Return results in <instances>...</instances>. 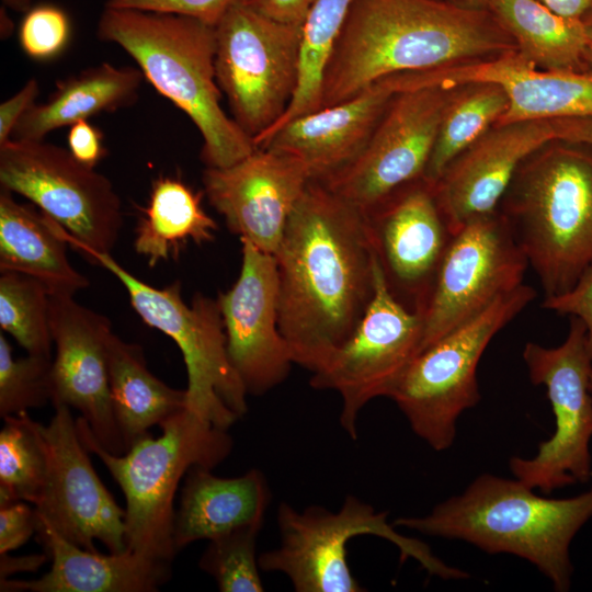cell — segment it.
Listing matches in <instances>:
<instances>
[{
    "label": "cell",
    "mask_w": 592,
    "mask_h": 592,
    "mask_svg": "<svg viewBox=\"0 0 592 592\" xmlns=\"http://www.w3.org/2000/svg\"><path fill=\"white\" fill-rule=\"evenodd\" d=\"M274 257L280 332L293 363L314 374L352 335L374 295L366 214L310 180Z\"/></svg>",
    "instance_id": "obj_1"
},
{
    "label": "cell",
    "mask_w": 592,
    "mask_h": 592,
    "mask_svg": "<svg viewBox=\"0 0 592 592\" xmlns=\"http://www.w3.org/2000/svg\"><path fill=\"white\" fill-rule=\"evenodd\" d=\"M513 49L514 41L487 9L449 0H353L325 68L320 109L390 75Z\"/></svg>",
    "instance_id": "obj_2"
},
{
    "label": "cell",
    "mask_w": 592,
    "mask_h": 592,
    "mask_svg": "<svg viewBox=\"0 0 592 592\" xmlns=\"http://www.w3.org/2000/svg\"><path fill=\"white\" fill-rule=\"evenodd\" d=\"M519 479L478 476L463 493L423 516L394 525L434 537L465 540L488 554H511L533 563L557 592L571 588L570 545L592 517V487L571 498L536 494Z\"/></svg>",
    "instance_id": "obj_3"
},
{
    "label": "cell",
    "mask_w": 592,
    "mask_h": 592,
    "mask_svg": "<svg viewBox=\"0 0 592 592\" xmlns=\"http://www.w3.org/2000/svg\"><path fill=\"white\" fill-rule=\"evenodd\" d=\"M96 34L129 54L144 78L191 118L203 139L206 167H229L257 149L220 105L215 25L181 14L105 7Z\"/></svg>",
    "instance_id": "obj_4"
},
{
    "label": "cell",
    "mask_w": 592,
    "mask_h": 592,
    "mask_svg": "<svg viewBox=\"0 0 592 592\" xmlns=\"http://www.w3.org/2000/svg\"><path fill=\"white\" fill-rule=\"evenodd\" d=\"M501 203L544 298L571 289L592 265V147L547 143L522 162Z\"/></svg>",
    "instance_id": "obj_5"
},
{
    "label": "cell",
    "mask_w": 592,
    "mask_h": 592,
    "mask_svg": "<svg viewBox=\"0 0 592 592\" xmlns=\"http://www.w3.org/2000/svg\"><path fill=\"white\" fill-rule=\"evenodd\" d=\"M76 425L84 447L104 464L125 497L126 549L171 565L180 481L191 467L214 469L229 456L234 441L228 430L184 409L159 425L160 436L147 434L116 455L101 447L83 418L78 417Z\"/></svg>",
    "instance_id": "obj_6"
},
{
    "label": "cell",
    "mask_w": 592,
    "mask_h": 592,
    "mask_svg": "<svg viewBox=\"0 0 592 592\" xmlns=\"http://www.w3.org/2000/svg\"><path fill=\"white\" fill-rule=\"evenodd\" d=\"M387 514L354 496H348L338 512L317 505L298 511L282 502L276 514L280 546L259 556L260 569L285 574L297 592H361L346 547L355 536L374 535L391 542L402 560H417L430 574L444 580L469 577L436 557L425 543L397 532Z\"/></svg>",
    "instance_id": "obj_7"
},
{
    "label": "cell",
    "mask_w": 592,
    "mask_h": 592,
    "mask_svg": "<svg viewBox=\"0 0 592 592\" xmlns=\"http://www.w3.org/2000/svg\"><path fill=\"white\" fill-rule=\"evenodd\" d=\"M82 255L112 273L143 321L175 342L186 368L187 410L225 430L247 413L248 392L228 356L217 299L196 294L187 305L178 281L157 288L128 272L111 253L87 251Z\"/></svg>",
    "instance_id": "obj_8"
},
{
    "label": "cell",
    "mask_w": 592,
    "mask_h": 592,
    "mask_svg": "<svg viewBox=\"0 0 592 592\" xmlns=\"http://www.w3.org/2000/svg\"><path fill=\"white\" fill-rule=\"evenodd\" d=\"M535 297L522 284L420 352L406 369L388 398L431 448L452 446L458 417L481 398L477 367L483 352Z\"/></svg>",
    "instance_id": "obj_9"
},
{
    "label": "cell",
    "mask_w": 592,
    "mask_h": 592,
    "mask_svg": "<svg viewBox=\"0 0 592 592\" xmlns=\"http://www.w3.org/2000/svg\"><path fill=\"white\" fill-rule=\"evenodd\" d=\"M215 72L234 121L254 139L287 110L298 86L303 24L234 0L215 25Z\"/></svg>",
    "instance_id": "obj_10"
},
{
    "label": "cell",
    "mask_w": 592,
    "mask_h": 592,
    "mask_svg": "<svg viewBox=\"0 0 592 592\" xmlns=\"http://www.w3.org/2000/svg\"><path fill=\"white\" fill-rule=\"evenodd\" d=\"M0 184L59 224L64 239L80 253H110L119 237L122 202L112 182L68 148L8 140L0 145Z\"/></svg>",
    "instance_id": "obj_11"
},
{
    "label": "cell",
    "mask_w": 592,
    "mask_h": 592,
    "mask_svg": "<svg viewBox=\"0 0 592 592\" xmlns=\"http://www.w3.org/2000/svg\"><path fill=\"white\" fill-rule=\"evenodd\" d=\"M523 360L534 385L546 388L555 415L554 434L532 458L514 456L509 466L524 485L548 493L592 477V358L584 323L571 317L565 341L555 348L527 342Z\"/></svg>",
    "instance_id": "obj_12"
},
{
    "label": "cell",
    "mask_w": 592,
    "mask_h": 592,
    "mask_svg": "<svg viewBox=\"0 0 592 592\" xmlns=\"http://www.w3.org/2000/svg\"><path fill=\"white\" fill-rule=\"evenodd\" d=\"M422 316L399 301L388 288L376 255L374 295L358 326L330 361L310 378L319 390L342 399L340 425L357 439L361 410L390 392L421 352Z\"/></svg>",
    "instance_id": "obj_13"
},
{
    "label": "cell",
    "mask_w": 592,
    "mask_h": 592,
    "mask_svg": "<svg viewBox=\"0 0 592 592\" xmlns=\"http://www.w3.org/2000/svg\"><path fill=\"white\" fill-rule=\"evenodd\" d=\"M527 267L501 212L466 223L447 247L422 312L421 352L524 284Z\"/></svg>",
    "instance_id": "obj_14"
},
{
    "label": "cell",
    "mask_w": 592,
    "mask_h": 592,
    "mask_svg": "<svg viewBox=\"0 0 592 592\" xmlns=\"http://www.w3.org/2000/svg\"><path fill=\"white\" fill-rule=\"evenodd\" d=\"M452 90L425 86L397 93L361 153L320 182L367 213L423 178Z\"/></svg>",
    "instance_id": "obj_15"
},
{
    "label": "cell",
    "mask_w": 592,
    "mask_h": 592,
    "mask_svg": "<svg viewBox=\"0 0 592 592\" xmlns=\"http://www.w3.org/2000/svg\"><path fill=\"white\" fill-rule=\"evenodd\" d=\"M47 425L39 423L48 469L42 494L34 505L38 519L70 543L98 551L101 542L110 553L126 550L125 509L105 488L82 444L70 408L54 405Z\"/></svg>",
    "instance_id": "obj_16"
},
{
    "label": "cell",
    "mask_w": 592,
    "mask_h": 592,
    "mask_svg": "<svg viewBox=\"0 0 592 592\" xmlns=\"http://www.w3.org/2000/svg\"><path fill=\"white\" fill-rule=\"evenodd\" d=\"M365 214L388 288L407 308L422 316L454 236L434 185L420 178Z\"/></svg>",
    "instance_id": "obj_17"
},
{
    "label": "cell",
    "mask_w": 592,
    "mask_h": 592,
    "mask_svg": "<svg viewBox=\"0 0 592 592\" xmlns=\"http://www.w3.org/2000/svg\"><path fill=\"white\" fill-rule=\"evenodd\" d=\"M49 325L56 354L52 364V405L79 411L105 451L123 455L109 384L106 348L111 321L69 295H50Z\"/></svg>",
    "instance_id": "obj_18"
},
{
    "label": "cell",
    "mask_w": 592,
    "mask_h": 592,
    "mask_svg": "<svg viewBox=\"0 0 592 592\" xmlns=\"http://www.w3.org/2000/svg\"><path fill=\"white\" fill-rule=\"evenodd\" d=\"M240 241L239 276L217 300L229 360L248 395L262 396L287 378L294 363L278 328L275 257Z\"/></svg>",
    "instance_id": "obj_19"
},
{
    "label": "cell",
    "mask_w": 592,
    "mask_h": 592,
    "mask_svg": "<svg viewBox=\"0 0 592 592\" xmlns=\"http://www.w3.org/2000/svg\"><path fill=\"white\" fill-rule=\"evenodd\" d=\"M310 180L300 159L269 148L229 167H206L202 177L204 193L228 229L273 255Z\"/></svg>",
    "instance_id": "obj_20"
},
{
    "label": "cell",
    "mask_w": 592,
    "mask_h": 592,
    "mask_svg": "<svg viewBox=\"0 0 592 592\" xmlns=\"http://www.w3.org/2000/svg\"><path fill=\"white\" fill-rule=\"evenodd\" d=\"M555 139L551 119L496 124L459 153L434 184L452 234L474 218L499 210L522 162Z\"/></svg>",
    "instance_id": "obj_21"
},
{
    "label": "cell",
    "mask_w": 592,
    "mask_h": 592,
    "mask_svg": "<svg viewBox=\"0 0 592 592\" xmlns=\"http://www.w3.org/2000/svg\"><path fill=\"white\" fill-rule=\"evenodd\" d=\"M419 87L455 88L468 82L499 84L508 109L497 124L592 116V71L546 70L517 49L415 73Z\"/></svg>",
    "instance_id": "obj_22"
},
{
    "label": "cell",
    "mask_w": 592,
    "mask_h": 592,
    "mask_svg": "<svg viewBox=\"0 0 592 592\" xmlns=\"http://www.w3.org/2000/svg\"><path fill=\"white\" fill-rule=\"evenodd\" d=\"M401 91L399 73L384 77L346 101L286 123L259 148L296 157L307 166L311 180H326L361 153Z\"/></svg>",
    "instance_id": "obj_23"
},
{
    "label": "cell",
    "mask_w": 592,
    "mask_h": 592,
    "mask_svg": "<svg viewBox=\"0 0 592 592\" xmlns=\"http://www.w3.org/2000/svg\"><path fill=\"white\" fill-rule=\"evenodd\" d=\"M37 540L52 560L38 579L0 580L1 592H153L171 578V565L125 550L83 549L38 519Z\"/></svg>",
    "instance_id": "obj_24"
},
{
    "label": "cell",
    "mask_w": 592,
    "mask_h": 592,
    "mask_svg": "<svg viewBox=\"0 0 592 592\" xmlns=\"http://www.w3.org/2000/svg\"><path fill=\"white\" fill-rule=\"evenodd\" d=\"M270 502L269 482L259 469L221 478L209 468L191 467L173 516L177 554L196 540H209L244 525L263 524Z\"/></svg>",
    "instance_id": "obj_25"
},
{
    "label": "cell",
    "mask_w": 592,
    "mask_h": 592,
    "mask_svg": "<svg viewBox=\"0 0 592 592\" xmlns=\"http://www.w3.org/2000/svg\"><path fill=\"white\" fill-rule=\"evenodd\" d=\"M0 191V271L18 272L42 282L50 295L73 296L88 287L67 255L60 225L45 213Z\"/></svg>",
    "instance_id": "obj_26"
},
{
    "label": "cell",
    "mask_w": 592,
    "mask_h": 592,
    "mask_svg": "<svg viewBox=\"0 0 592 592\" xmlns=\"http://www.w3.org/2000/svg\"><path fill=\"white\" fill-rule=\"evenodd\" d=\"M141 70L109 62L89 67L59 81L49 98L35 103L21 117L11 139L44 140L58 128L71 126L102 112L133 105L144 80Z\"/></svg>",
    "instance_id": "obj_27"
},
{
    "label": "cell",
    "mask_w": 592,
    "mask_h": 592,
    "mask_svg": "<svg viewBox=\"0 0 592 592\" xmlns=\"http://www.w3.org/2000/svg\"><path fill=\"white\" fill-rule=\"evenodd\" d=\"M106 357L113 410L127 449L149 434L151 426L186 409V390L156 377L139 345L112 333Z\"/></svg>",
    "instance_id": "obj_28"
},
{
    "label": "cell",
    "mask_w": 592,
    "mask_h": 592,
    "mask_svg": "<svg viewBox=\"0 0 592 592\" xmlns=\"http://www.w3.org/2000/svg\"><path fill=\"white\" fill-rule=\"evenodd\" d=\"M516 49L540 69L591 72L581 19L562 16L538 0H485Z\"/></svg>",
    "instance_id": "obj_29"
},
{
    "label": "cell",
    "mask_w": 592,
    "mask_h": 592,
    "mask_svg": "<svg viewBox=\"0 0 592 592\" xmlns=\"http://www.w3.org/2000/svg\"><path fill=\"white\" fill-rule=\"evenodd\" d=\"M141 210L134 247L151 267L177 259L189 241H212L218 228L202 206V193L172 177H159L152 182L148 205Z\"/></svg>",
    "instance_id": "obj_30"
},
{
    "label": "cell",
    "mask_w": 592,
    "mask_h": 592,
    "mask_svg": "<svg viewBox=\"0 0 592 592\" xmlns=\"http://www.w3.org/2000/svg\"><path fill=\"white\" fill-rule=\"evenodd\" d=\"M508 104L504 90L493 82L453 88L423 179L434 185L459 153L500 121Z\"/></svg>",
    "instance_id": "obj_31"
},
{
    "label": "cell",
    "mask_w": 592,
    "mask_h": 592,
    "mask_svg": "<svg viewBox=\"0 0 592 592\" xmlns=\"http://www.w3.org/2000/svg\"><path fill=\"white\" fill-rule=\"evenodd\" d=\"M353 0H316L303 23L297 90L284 115L254 139L264 144L286 123L321 107V83L327 61Z\"/></svg>",
    "instance_id": "obj_32"
},
{
    "label": "cell",
    "mask_w": 592,
    "mask_h": 592,
    "mask_svg": "<svg viewBox=\"0 0 592 592\" xmlns=\"http://www.w3.org/2000/svg\"><path fill=\"white\" fill-rule=\"evenodd\" d=\"M3 420L0 431V508L19 501L35 505L48 469L39 423L27 412Z\"/></svg>",
    "instance_id": "obj_33"
},
{
    "label": "cell",
    "mask_w": 592,
    "mask_h": 592,
    "mask_svg": "<svg viewBox=\"0 0 592 592\" xmlns=\"http://www.w3.org/2000/svg\"><path fill=\"white\" fill-rule=\"evenodd\" d=\"M47 287L36 278L1 271L0 327L31 355L52 358L54 344L49 325Z\"/></svg>",
    "instance_id": "obj_34"
},
{
    "label": "cell",
    "mask_w": 592,
    "mask_h": 592,
    "mask_svg": "<svg viewBox=\"0 0 592 592\" xmlns=\"http://www.w3.org/2000/svg\"><path fill=\"white\" fill-rule=\"evenodd\" d=\"M263 524H250L208 540L198 567L215 580L221 592H262L255 546Z\"/></svg>",
    "instance_id": "obj_35"
},
{
    "label": "cell",
    "mask_w": 592,
    "mask_h": 592,
    "mask_svg": "<svg viewBox=\"0 0 592 592\" xmlns=\"http://www.w3.org/2000/svg\"><path fill=\"white\" fill-rule=\"evenodd\" d=\"M53 360L27 354L15 357L0 333V415H19L52 402Z\"/></svg>",
    "instance_id": "obj_36"
},
{
    "label": "cell",
    "mask_w": 592,
    "mask_h": 592,
    "mask_svg": "<svg viewBox=\"0 0 592 592\" xmlns=\"http://www.w3.org/2000/svg\"><path fill=\"white\" fill-rule=\"evenodd\" d=\"M71 36L68 14L53 3L33 5L24 13L19 29L23 52L35 60H49L59 56Z\"/></svg>",
    "instance_id": "obj_37"
},
{
    "label": "cell",
    "mask_w": 592,
    "mask_h": 592,
    "mask_svg": "<svg viewBox=\"0 0 592 592\" xmlns=\"http://www.w3.org/2000/svg\"><path fill=\"white\" fill-rule=\"evenodd\" d=\"M234 0H107L105 7L191 16L216 25Z\"/></svg>",
    "instance_id": "obj_38"
},
{
    "label": "cell",
    "mask_w": 592,
    "mask_h": 592,
    "mask_svg": "<svg viewBox=\"0 0 592 592\" xmlns=\"http://www.w3.org/2000/svg\"><path fill=\"white\" fill-rule=\"evenodd\" d=\"M543 308L580 319L585 326L587 346L592 358V265L571 289L562 295L544 298Z\"/></svg>",
    "instance_id": "obj_39"
},
{
    "label": "cell",
    "mask_w": 592,
    "mask_h": 592,
    "mask_svg": "<svg viewBox=\"0 0 592 592\" xmlns=\"http://www.w3.org/2000/svg\"><path fill=\"white\" fill-rule=\"evenodd\" d=\"M37 525L35 508L23 501L0 508V553L23 546L36 533Z\"/></svg>",
    "instance_id": "obj_40"
},
{
    "label": "cell",
    "mask_w": 592,
    "mask_h": 592,
    "mask_svg": "<svg viewBox=\"0 0 592 592\" xmlns=\"http://www.w3.org/2000/svg\"><path fill=\"white\" fill-rule=\"evenodd\" d=\"M67 141L71 155L84 166L94 168L106 155L101 130L88 119L70 126Z\"/></svg>",
    "instance_id": "obj_41"
},
{
    "label": "cell",
    "mask_w": 592,
    "mask_h": 592,
    "mask_svg": "<svg viewBox=\"0 0 592 592\" xmlns=\"http://www.w3.org/2000/svg\"><path fill=\"white\" fill-rule=\"evenodd\" d=\"M39 84L30 79L14 95L0 105V145L11 139L21 117L36 103Z\"/></svg>",
    "instance_id": "obj_42"
},
{
    "label": "cell",
    "mask_w": 592,
    "mask_h": 592,
    "mask_svg": "<svg viewBox=\"0 0 592 592\" xmlns=\"http://www.w3.org/2000/svg\"><path fill=\"white\" fill-rule=\"evenodd\" d=\"M257 12L284 23L303 24L316 0H240Z\"/></svg>",
    "instance_id": "obj_43"
},
{
    "label": "cell",
    "mask_w": 592,
    "mask_h": 592,
    "mask_svg": "<svg viewBox=\"0 0 592 592\" xmlns=\"http://www.w3.org/2000/svg\"><path fill=\"white\" fill-rule=\"evenodd\" d=\"M557 139L592 147V116L551 119Z\"/></svg>",
    "instance_id": "obj_44"
},
{
    "label": "cell",
    "mask_w": 592,
    "mask_h": 592,
    "mask_svg": "<svg viewBox=\"0 0 592 592\" xmlns=\"http://www.w3.org/2000/svg\"><path fill=\"white\" fill-rule=\"evenodd\" d=\"M49 559L47 553L24 556H10L0 553V580L21 572H35Z\"/></svg>",
    "instance_id": "obj_45"
},
{
    "label": "cell",
    "mask_w": 592,
    "mask_h": 592,
    "mask_svg": "<svg viewBox=\"0 0 592 592\" xmlns=\"http://www.w3.org/2000/svg\"><path fill=\"white\" fill-rule=\"evenodd\" d=\"M554 12L570 19H581L592 0H538Z\"/></svg>",
    "instance_id": "obj_46"
},
{
    "label": "cell",
    "mask_w": 592,
    "mask_h": 592,
    "mask_svg": "<svg viewBox=\"0 0 592 592\" xmlns=\"http://www.w3.org/2000/svg\"><path fill=\"white\" fill-rule=\"evenodd\" d=\"M581 21L585 30L590 62L592 67V5L583 14V16L581 18Z\"/></svg>",
    "instance_id": "obj_47"
},
{
    "label": "cell",
    "mask_w": 592,
    "mask_h": 592,
    "mask_svg": "<svg viewBox=\"0 0 592 592\" xmlns=\"http://www.w3.org/2000/svg\"><path fill=\"white\" fill-rule=\"evenodd\" d=\"M4 8L14 10L15 12L25 13L32 5V0H1Z\"/></svg>",
    "instance_id": "obj_48"
},
{
    "label": "cell",
    "mask_w": 592,
    "mask_h": 592,
    "mask_svg": "<svg viewBox=\"0 0 592 592\" xmlns=\"http://www.w3.org/2000/svg\"><path fill=\"white\" fill-rule=\"evenodd\" d=\"M1 38L2 39H7L8 37L11 36L12 32H13V29H14V25L10 19V16L8 15L7 11L3 10V7L1 8Z\"/></svg>",
    "instance_id": "obj_49"
},
{
    "label": "cell",
    "mask_w": 592,
    "mask_h": 592,
    "mask_svg": "<svg viewBox=\"0 0 592 592\" xmlns=\"http://www.w3.org/2000/svg\"><path fill=\"white\" fill-rule=\"evenodd\" d=\"M451 2L471 9H486L485 0H449Z\"/></svg>",
    "instance_id": "obj_50"
},
{
    "label": "cell",
    "mask_w": 592,
    "mask_h": 592,
    "mask_svg": "<svg viewBox=\"0 0 592 592\" xmlns=\"http://www.w3.org/2000/svg\"><path fill=\"white\" fill-rule=\"evenodd\" d=\"M590 390H591V395H592V371H591V375H590Z\"/></svg>",
    "instance_id": "obj_51"
}]
</instances>
